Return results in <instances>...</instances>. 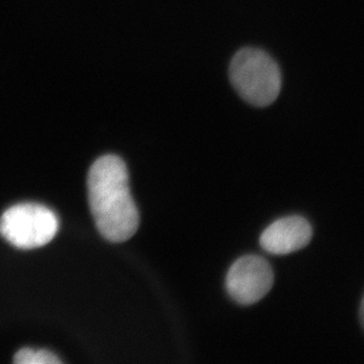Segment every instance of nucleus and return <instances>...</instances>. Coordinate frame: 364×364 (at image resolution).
Returning <instances> with one entry per match:
<instances>
[{"instance_id": "obj_4", "label": "nucleus", "mask_w": 364, "mask_h": 364, "mask_svg": "<svg viewBox=\"0 0 364 364\" xmlns=\"http://www.w3.org/2000/svg\"><path fill=\"white\" fill-rule=\"evenodd\" d=\"M273 282L272 267L264 258L257 255H246L235 261L226 277L230 296L244 306L253 305L264 298L272 289Z\"/></svg>"}, {"instance_id": "obj_7", "label": "nucleus", "mask_w": 364, "mask_h": 364, "mask_svg": "<svg viewBox=\"0 0 364 364\" xmlns=\"http://www.w3.org/2000/svg\"><path fill=\"white\" fill-rule=\"evenodd\" d=\"M360 320L361 323H363V301H361L360 305Z\"/></svg>"}, {"instance_id": "obj_3", "label": "nucleus", "mask_w": 364, "mask_h": 364, "mask_svg": "<svg viewBox=\"0 0 364 364\" xmlns=\"http://www.w3.org/2000/svg\"><path fill=\"white\" fill-rule=\"evenodd\" d=\"M58 229L56 214L38 203L14 205L0 218V234L20 249L42 247L54 239Z\"/></svg>"}, {"instance_id": "obj_2", "label": "nucleus", "mask_w": 364, "mask_h": 364, "mask_svg": "<svg viewBox=\"0 0 364 364\" xmlns=\"http://www.w3.org/2000/svg\"><path fill=\"white\" fill-rule=\"evenodd\" d=\"M229 74L235 90L255 107L272 105L282 90V73L277 62L256 48L237 52L230 63Z\"/></svg>"}, {"instance_id": "obj_5", "label": "nucleus", "mask_w": 364, "mask_h": 364, "mask_svg": "<svg viewBox=\"0 0 364 364\" xmlns=\"http://www.w3.org/2000/svg\"><path fill=\"white\" fill-rule=\"evenodd\" d=\"M313 230L305 218L293 215L272 223L260 237L261 247L274 255H287L310 243Z\"/></svg>"}, {"instance_id": "obj_1", "label": "nucleus", "mask_w": 364, "mask_h": 364, "mask_svg": "<svg viewBox=\"0 0 364 364\" xmlns=\"http://www.w3.org/2000/svg\"><path fill=\"white\" fill-rule=\"evenodd\" d=\"M87 188L91 214L100 233L114 243L131 239L140 217L124 160L117 155L98 158L91 165Z\"/></svg>"}, {"instance_id": "obj_6", "label": "nucleus", "mask_w": 364, "mask_h": 364, "mask_svg": "<svg viewBox=\"0 0 364 364\" xmlns=\"http://www.w3.org/2000/svg\"><path fill=\"white\" fill-rule=\"evenodd\" d=\"M14 363L18 364H59L62 363L58 356L51 351L33 350V349L23 348L16 352L14 358Z\"/></svg>"}]
</instances>
